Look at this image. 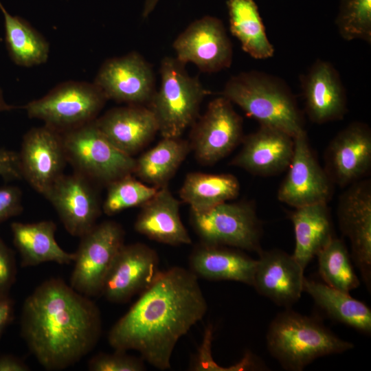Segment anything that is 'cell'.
I'll list each match as a JSON object with an SVG mask.
<instances>
[{"label": "cell", "mask_w": 371, "mask_h": 371, "mask_svg": "<svg viewBox=\"0 0 371 371\" xmlns=\"http://www.w3.org/2000/svg\"><path fill=\"white\" fill-rule=\"evenodd\" d=\"M0 176L6 180L22 179L18 153L0 148Z\"/></svg>", "instance_id": "cell-39"}, {"label": "cell", "mask_w": 371, "mask_h": 371, "mask_svg": "<svg viewBox=\"0 0 371 371\" xmlns=\"http://www.w3.org/2000/svg\"><path fill=\"white\" fill-rule=\"evenodd\" d=\"M107 100L147 106L155 89L151 65L137 52L106 60L94 80Z\"/></svg>", "instance_id": "cell-15"}, {"label": "cell", "mask_w": 371, "mask_h": 371, "mask_svg": "<svg viewBox=\"0 0 371 371\" xmlns=\"http://www.w3.org/2000/svg\"><path fill=\"white\" fill-rule=\"evenodd\" d=\"M14 108V106L10 105L5 102L2 90L0 88V112L10 111Z\"/></svg>", "instance_id": "cell-43"}, {"label": "cell", "mask_w": 371, "mask_h": 371, "mask_svg": "<svg viewBox=\"0 0 371 371\" xmlns=\"http://www.w3.org/2000/svg\"><path fill=\"white\" fill-rule=\"evenodd\" d=\"M16 264L12 251L0 237V297L10 295L15 282Z\"/></svg>", "instance_id": "cell-37"}, {"label": "cell", "mask_w": 371, "mask_h": 371, "mask_svg": "<svg viewBox=\"0 0 371 371\" xmlns=\"http://www.w3.org/2000/svg\"><path fill=\"white\" fill-rule=\"evenodd\" d=\"M157 252L143 243L124 245L115 257L104 279L101 294L112 303H124L141 293L158 273Z\"/></svg>", "instance_id": "cell-16"}, {"label": "cell", "mask_w": 371, "mask_h": 371, "mask_svg": "<svg viewBox=\"0 0 371 371\" xmlns=\"http://www.w3.org/2000/svg\"><path fill=\"white\" fill-rule=\"evenodd\" d=\"M242 147L231 164L258 176H271L286 170L294 150V137L278 128L260 125L244 136Z\"/></svg>", "instance_id": "cell-20"}, {"label": "cell", "mask_w": 371, "mask_h": 371, "mask_svg": "<svg viewBox=\"0 0 371 371\" xmlns=\"http://www.w3.org/2000/svg\"><path fill=\"white\" fill-rule=\"evenodd\" d=\"M91 180L75 172L63 175L45 198L57 212L71 236L82 237L95 225L101 213L96 190Z\"/></svg>", "instance_id": "cell-18"}, {"label": "cell", "mask_w": 371, "mask_h": 371, "mask_svg": "<svg viewBox=\"0 0 371 371\" xmlns=\"http://www.w3.org/2000/svg\"><path fill=\"white\" fill-rule=\"evenodd\" d=\"M30 368L21 359L11 355L0 356V371H29Z\"/></svg>", "instance_id": "cell-41"}, {"label": "cell", "mask_w": 371, "mask_h": 371, "mask_svg": "<svg viewBox=\"0 0 371 371\" xmlns=\"http://www.w3.org/2000/svg\"><path fill=\"white\" fill-rule=\"evenodd\" d=\"M256 265L257 260L238 250L203 243L194 247L189 258L190 270L198 278L236 281L251 286Z\"/></svg>", "instance_id": "cell-24"}, {"label": "cell", "mask_w": 371, "mask_h": 371, "mask_svg": "<svg viewBox=\"0 0 371 371\" xmlns=\"http://www.w3.org/2000/svg\"><path fill=\"white\" fill-rule=\"evenodd\" d=\"M267 344L269 353L284 370L290 371L302 370L317 358L342 353L354 347L319 319L289 308L271 322Z\"/></svg>", "instance_id": "cell-4"}, {"label": "cell", "mask_w": 371, "mask_h": 371, "mask_svg": "<svg viewBox=\"0 0 371 371\" xmlns=\"http://www.w3.org/2000/svg\"><path fill=\"white\" fill-rule=\"evenodd\" d=\"M95 122L117 148L132 157L158 132L154 115L145 105L127 104L113 108Z\"/></svg>", "instance_id": "cell-22"}, {"label": "cell", "mask_w": 371, "mask_h": 371, "mask_svg": "<svg viewBox=\"0 0 371 371\" xmlns=\"http://www.w3.org/2000/svg\"><path fill=\"white\" fill-rule=\"evenodd\" d=\"M340 36L346 41L371 43V0H341L335 18Z\"/></svg>", "instance_id": "cell-34"}, {"label": "cell", "mask_w": 371, "mask_h": 371, "mask_svg": "<svg viewBox=\"0 0 371 371\" xmlns=\"http://www.w3.org/2000/svg\"><path fill=\"white\" fill-rule=\"evenodd\" d=\"M190 146L196 159L211 165L229 154L243 138V118L221 95L212 100L192 124Z\"/></svg>", "instance_id": "cell-10"}, {"label": "cell", "mask_w": 371, "mask_h": 371, "mask_svg": "<svg viewBox=\"0 0 371 371\" xmlns=\"http://www.w3.org/2000/svg\"><path fill=\"white\" fill-rule=\"evenodd\" d=\"M102 329L96 304L60 278L43 282L23 304L21 335L47 370L80 361L96 346Z\"/></svg>", "instance_id": "cell-2"}, {"label": "cell", "mask_w": 371, "mask_h": 371, "mask_svg": "<svg viewBox=\"0 0 371 371\" xmlns=\"http://www.w3.org/2000/svg\"><path fill=\"white\" fill-rule=\"evenodd\" d=\"M14 304L10 295L0 297V335L13 319Z\"/></svg>", "instance_id": "cell-40"}, {"label": "cell", "mask_w": 371, "mask_h": 371, "mask_svg": "<svg viewBox=\"0 0 371 371\" xmlns=\"http://www.w3.org/2000/svg\"><path fill=\"white\" fill-rule=\"evenodd\" d=\"M287 174L278 190V199L294 208L328 203L334 184L317 161L305 130L294 137V150Z\"/></svg>", "instance_id": "cell-11"}, {"label": "cell", "mask_w": 371, "mask_h": 371, "mask_svg": "<svg viewBox=\"0 0 371 371\" xmlns=\"http://www.w3.org/2000/svg\"><path fill=\"white\" fill-rule=\"evenodd\" d=\"M305 111L309 120L322 124L342 120L347 95L340 75L330 63L317 59L300 78Z\"/></svg>", "instance_id": "cell-19"}, {"label": "cell", "mask_w": 371, "mask_h": 371, "mask_svg": "<svg viewBox=\"0 0 371 371\" xmlns=\"http://www.w3.org/2000/svg\"><path fill=\"white\" fill-rule=\"evenodd\" d=\"M179 201L167 185L143 205L134 224L135 231L155 241L170 245H190L192 239L181 221Z\"/></svg>", "instance_id": "cell-23"}, {"label": "cell", "mask_w": 371, "mask_h": 371, "mask_svg": "<svg viewBox=\"0 0 371 371\" xmlns=\"http://www.w3.org/2000/svg\"><path fill=\"white\" fill-rule=\"evenodd\" d=\"M302 287L303 291L330 318L361 333L370 334L371 310L363 302L353 298L349 293L305 277Z\"/></svg>", "instance_id": "cell-27"}, {"label": "cell", "mask_w": 371, "mask_h": 371, "mask_svg": "<svg viewBox=\"0 0 371 371\" xmlns=\"http://www.w3.org/2000/svg\"><path fill=\"white\" fill-rule=\"evenodd\" d=\"M185 67L176 57L166 56L161 62L160 87L147 106L162 137H180L199 117L201 104L210 93Z\"/></svg>", "instance_id": "cell-5"}, {"label": "cell", "mask_w": 371, "mask_h": 371, "mask_svg": "<svg viewBox=\"0 0 371 371\" xmlns=\"http://www.w3.org/2000/svg\"><path fill=\"white\" fill-rule=\"evenodd\" d=\"M324 170L333 183L344 188L359 181L371 167V130L354 122L329 142L324 153Z\"/></svg>", "instance_id": "cell-17"}, {"label": "cell", "mask_w": 371, "mask_h": 371, "mask_svg": "<svg viewBox=\"0 0 371 371\" xmlns=\"http://www.w3.org/2000/svg\"><path fill=\"white\" fill-rule=\"evenodd\" d=\"M221 95L260 125L278 128L293 137L304 130L295 95L276 76L256 70L241 72L227 81Z\"/></svg>", "instance_id": "cell-3"}, {"label": "cell", "mask_w": 371, "mask_h": 371, "mask_svg": "<svg viewBox=\"0 0 371 371\" xmlns=\"http://www.w3.org/2000/svg\"><path fill=\"white\" fill-rule=\"evenodd\" d=\"M190 150V143L180 137H163L135 159L133 173L153 186H166Z\"/></svg>", "instance_id": "cell-30"}, {"label": "cell", "mask_w": 371, "mask_h": 371, "mask_svg": "<svg viewBox=\"0 0 371 371\" xmlns=\"http://www.w3.org/2000/svg\"><path fill=\"white\" fill-rule=\"evenodd\" d=\"M239 192V181L232 174L194 172L186 175L179 196L191 212H201L234 199Z\"/></svg>", "instance_id": "cell-29"}, {"label": "cell", "mask_w": 371, "mask_h": 371, "mask_svg": "<svg viewBox=\"0 0 371 371\" xmlns=\"http://www.w3.org/2000/svg\"><path fill=\"white\" fill-rule=\"evenodd\" d=\"M113 353H99L88 362L91 371H144V360L126 353V351L115 350Z\"/></svg>", "instance_id": "cell-36"}, {"label": "cell", "mask_w": 371, "mask_h": 371, "mask_svg": "<svg viewBox=\"0 0 371 371\" xmlns=\"http://www.w3.org/2000/svg\"><path fill=\"white\" fill-rule=\"evenodd\" d=\"M159 0H145L144 8L142 11V16L144 19L147 18L153 11L155 6Z\"/></svg>", "instance_id": "cell-42"}, {"label": "cell", "mask_w": 371, "mask_h": 371, "mask_svg": "<svg viewBox=\"0 0 371 371\" xmlns=\"http://www.w3.org/2000/svg\"><path fill=\"white\" fill-rule=\"evenodd\" d=\"M23 211L22 193L13 186L0 187V223Z\"/></svg>", "instance_id": "cell-38"}, {"label": "cell", "mask_w": 371, "mask_h": 371, "mask_svg": "<svg viewBox=\"0 0 371 371\" xmlns=\"http://www.w3.org/2000/svg\"><path fill=\"white\" fill-rule=\"evenodd\" d=\"M190 221L201 243L262 251V223L252 202L227 201L204 212H191Z\"/></svg>", "instance_id": "cell-8"}, {"label": "cell", "mask_w": 371, "mask_h": 371, "mask_svg": "<svg viewBox=\"0 0 371 371\" xmlns=\"http://www.w3.org/2000/svg\"><path fill=\"white\" fill-rule=\"evenodd\" d=\"M67 162L91 181L108 185L132 175L135 159L117 148L95 120L62 133Z\"/></svg>", "instance_id": "cell-6"}, {"label": "cell", "mask_w": 371, "mask_h": 371, "mask_svg": "<svg viewBox=\"0 0 371 371\" xmlns=\"http://www.w3.org/2000/svg\"><path fill=\"white\" fill-rule=\"evenodd\" d=\"M229 30L251 57H272L274 47L269 40L258 7L254 0H227Z\"/></svg>", "instance_id": "cell-28"}, {"label": "cell", "mask_w": 371, "mask_h": 371, "mask_svg": "<svg viewBox=\"0 0 371 371\" xmlns=\"http://www.w3.org/2000/svg\"><path fill=\"white\" fill-rule=\"evenodd\" d=\"M124 235L119 223L106 221L80 237L69 285L89 297L100 295L109 269L124 245Z\"/></svg>", "instance_id": "cell-9"}, {"label": "cell", "mask_w": 371, "mask_h": 371, "mask_svg": "<svg viewBox=\"0 0 371 371\" xmlns=\"http://www.w3.org/2000/svg\"><path fill=\"white\" fill-rule=\"evenodd\" d=\"M102 210L109 216L116 214L124 210L142 206L150 199L158 188L149 186L128 175L108 185Z\"/></svg>", "instance_id": "cell-33"}, {"label": "cell", "mask_w": 371, "mask_h": 371, "mask_svg": "<svg viewBox=\"0 0 371 371\" xmlns=\"http://www.w3.org/2000/svg\"><path fill=\"white\" fill-rule=\"evenodd\" d=\"M213 330L208 326L205 330L202 344L193 358L191 370L195 371H241L257 368L256 361L253 355L247 352L242 360L229 367H222L217 364L212 355Z\"/></svg>", "instance_id": "cell-35"}, {"label": "cell", "mask_w": 371, "mask_h": 371, "mask_svg": "<svg viewBox=\"0 0 371 371\" xmlns=\"http://www.w3.org/2000/svg\"><path fill=\"white\" fill-rule=\"evenodd\" d=\"M107 100L95 84L68 81L24 106L30 118L63 133L95 120Z\"/></svg>", "instance_id": "cell-7"}, {"label": "cell", "mask_w": 371, "mask_h": 371, "mask_svg": "<svg viewBox=\"0 0 371 371\" xmlns=\"http://www.w3.org/2000/svg\"><path fill=\"white\" fill-rule=\"evenodd\" d=\"M316 256L324 283L347 293L359 286L350 254L342 240L334 236Z\"/></svg>", "instance_id": "cell-32"}, {"label": "cell", "mask_w": 371, "mask_h": 371, "mask_svg": "<svg viewBox=\"0 0 371 371\" xmlns=\"http://www.w3.org/2000/svg\"><path fill=\"white\" fill-rule=\"evenodd\" d=\"M207 303L190 269L160 271L129 310L110 329L108 342L115 350L138 352L160 370L171 368L179 340L201 321Z\"/></svg>", "instance_id": "cell-1"}, {"label": "cell", "mask_w": 371, "mask_h": 371, "mask_svg": "<svg viewBox=\"0 0 371 371\" xmlns=\"http://www.w3.org/2000/svg\"><path fill=\"white\" fill-rule=\"evenodd\" d=\"M295 234L292 256L305 269L310 261L335 236L327 203L295 208L290 214Z\"/></svg>", "instance_id": "cell-26"}, {"label": "cell", "mask_w": 371, "mask_h": 371, "mask_svg": "<svg viewBox=\"0 0 371 371\" xmlns=\"http://www.w3.org/2000/svg\"><path fill=\"white\" fill-rule=\"evenodd\" d=\"M10 227L13 243L19 252L22 267L49 262L59 265L74 262L75 253L65 251L55 238L56 225L54 221L13 222Z\"/></svg>", "instance_id": "cell-25"}, {"label": "cell", "mask_w": 371, "mask_h": 371, "mask_svg": "<svg viewBox=\"0 0 371 371\" xmlns=\"http://www.w3.org/2000/svg\"><path fill=\"white\" fill-rule=\"evenodd\" d=\"M176 58L184 65L190 63L204 73L229 68L233 47L222 21L205 16L191 23L174 41Z\"/></svg>", "instance_id": "cell-12"}, {"label": "cell", "mask_w": 371, "mask_h": 371, "mask_svg": "<svg viewBox=\"0 0 371 371\" xmlns=\"http://www.w3.org/2000/svg\"><path fill=\"white\" fill-rule=\"evenodd\" d=\"M0 10L4 18L5 43L13 62L27 67L45 63L49 53L45 38L27 21L10 14L1 1Z\"/></svg>", "instance_id": "cell-31"}, {"label": "cell", "mask_w": 371, "mask_h": 371, "mask_svg": "<svg viewBox=\"0 0 371 371\" xmlns=\"http://www.w3.org/2000/svg\"><path fill=\"white\" fill-rule=\"evenodd\" d=\"M339 198L340 230L350 243L352 257L367 289L371 288V181L361 179Z\"/></svg>", "instance_id": "cell-14"}, {"label": "cell", "mask_w": 371, "mask_h": 371, "mask_svg": "<svg viewBox=\"0 0 371 371\" xmlns=\"http://www.w3.org/2000/svg\"><path fill=\"white\" fill-rule=\"evenodd\" d=\"M19 155L22 179L46 196L67 162L62 133L44 125L23 136Z\"/></svg>", "instance_id": "cell-13"}, {"label": "cell", "mask_w": 371, "mask_h": 371, "mask_svg": "<svg viewBox=\"0 0 371 371\" xmlns=\"http://www.w3.org/2000/svg\"><path fill=\"white\" fill-rule=\"evenodd\" d=\"M258 255L252 286L275 304L289 308L303 292L304 269L292 254L278 249H262Z\"/></svg>", "instance_id": "cell-21"}]
</instances>
